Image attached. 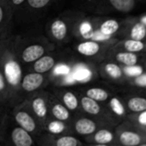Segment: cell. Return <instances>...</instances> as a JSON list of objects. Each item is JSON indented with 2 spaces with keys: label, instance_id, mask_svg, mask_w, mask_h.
Here are the masks:
<instances>
[{
  "label": "cell",
  "instance_id": "obj_26",
  "mask_svg": "<svg viewBox=\"0 0 146 146\" xmlns=\"http://www.w3.org/2000/svg\"><path fill=\"white\" fill-rule=\"evenodd\" d=\"M116 59L120 62L125 64L127 66L130 65H134L137 63V56L131 52H119L116 55Z\"/></svg>",
  "mask_w": 146,
  "mask_h": 146
},
{
  "label": "cell",
  "instance_id": "obj_31",
  "mask_svg": "<svg viewBox=\"0 0 146 146\" xmlns=\"http://www.w3.org/2000/svg\"><path fill=\"white\" fill-rule=\"evenodd\" d=\"M26 0H10V5L11 7V10L14 13V16L16 12L20 9V7L24 4Z\"/></svg>",
  "mask_w": 146,
  "mask_h": 146
},
{
  "label": "cell",
  "instance_id": "obj_1",
  "mask_svg": "<svg viewBox=\"0 0 146 146\" xmlns=\"http://www.w3.org/2000/svg\"><path fill=\"white\" fill-rule=\"evenodd\" d=\"M14 47L24 70L46 52L57 48L40 26H34L24 33L15 35Z\"/></svg>",
  "mask_w": 146,
  "mask_h": 146
},
{
  "label": "cell",
  "instance_id": "obj_20",
  "mask_svg": "<svg viewBox=\"0 0 146 146\" xmlns=\"http://www.w3.org/2000/svg\"><path fill=\"white\" fill-rule=\"evenodd\" d=\"M0 108L10 109L9 89L1 69H0Z\"/></svg>",
  "mask_w": 146,
  "mask_h": 146
},
{
  "label": "cell",
  "instance_id": "obj_19",
  "mask_svg": "<svg viewBox=\"0 0 146 146\" xmlns=\"http://www.w3.org/2000/svg\"><path fill=\"white\" fill-rule=\"evenodd\" d=\"M78 92L81 94L98 102H106L108 97L109 94L108 92L102 88L99 87H86V88H78L77 89Z\"/></svg>",
  "mask_w": 146,
  "mask_h": 146
},
{
  "label": "cell",
  "instance_id": "obj_14",
  "mask_svg": "<svg viewBox=\"0 0 146 146\" xmlns=\"http://www.w3.org/2000/svg\"><path fill=\"white\" fill-rule=\"evenodd\" d=\"M104 40H76L71 46V50L77 57L86 59L94 58L99 55L102 50L101 42Z\"/></svg>",
  "mask_w": 146,
  "mask_h": 146
},
{
  "label": "cell",
  "instance_id": "obj_16",
  "mask_svg": "<svg viewBox=\"0 0 146 146\" xmlns=\"http://www.w3.org/2000/svg\"><path fill=\"white\" fill-rule=\"evenodd\" d=\"M42 131L52 135H73L70 122L62 121L50 116L45 121L42 126Z\"/></svg>",
  "mask_w": 146,
  "mask_h": 146
},
{
  "label": "cell",
  "instance_id": "obj_27",
  "mask_svg": "<svg viewBox=\"0 0 146 146\" xmlns=\"http://www.w3.org/2000/svg\"><path fill=\"white\" fill-rule=\"evenodd\" d=\"M146 35V28L143 23H137L131 29V36L132 40H141L144 38Z\"/></svg>",
  "mask_w": 146,
  "mask_h": 146
},
{
  "label": "cell",
  "instance_id": "obj_23",
  "mask_svg": "<svg viewBox=\"0 0 146 146\" xmlns=\"http://www.w3.org/2000/svg\"><path fill=\"white\" fill-rule=\"evenodd\" d=\"M110 5L119 11H130L134 6V0H108Z\"/></svg>",
  "mask_w": 146,
  "mask_h": 146
},
{
  "label": "cell",
  "instance_id": "obj_34",
  "mask_svg": "<svg viewBox=\"0 0 146 146\" xmlns=\"http://www.w3.org/2000/svg\"><path fill=\"white\" fill-rule=\"evenodd\" d=\"M83 146H109L108 144H100V143H84Z\"/></svg>",
  "mask_w": 146,
  "mask_h": 146
},
{
  "label": "cell",
  "instance_id": "obj_5",
  "mask_svg": "<svg viewBox=\"0 0 146 146\" xmlns=\"http://www.w3.org/2000/svg\"><path fill=\"white\" fill-rule=\"evenodd\" d=\"M58 0H26L14 16V23L35 24Z\"/></svg>",
  "mask_w": 146,
  "mask_h": 146
},
{
  "label": "cell",
  "instance_id": "obj_36",
  "mask_svg": "<svg viewBox=\"0 0 146 146\" xmlns=\"http://www.w3.org/2000/svg\"><path fill=\"white\" fill-rule=\"evenodd\" d=\"M141 146H146V145H141Z\"/></svg>",
  "mask_w": 146,
  "mask_h": 146
},
{
  "label": "cell",
  "instance_id": "obj_9",
  "mask_svg": "<svg viewBox=\"0 0 146 146\" xmlns=\"http://www.w3.org/2000/svg\"><path fill=\"white\" fill-rule=\"evenodd\" d=\"M48 94V89L40 90L27 96L24 99L29 109L40 124L41 127L49 117Z\"/></svg>",
  "mask_w": 146,
  "mask_h": 146
},
{
  "label": "cell",
  "instance_id": "obj_13",
  "mask_svg": "<svg viewBox=\"0 0 146 146\" xmlns=\"http://www.w3.org/2000/svg\"><path fill=\"white\" fill-rule=\"evenodd\" d=\"M14 13L10 0H0V40L12 36L14 27Z\"/></svg>",
  "mask_w": 146,
  "mask_h": 146
},
{
  "label": "cell",
  "instance_id": "obj_3",
  "mask_svg": "<svg viewBox=\"0 0 146 146\" xmlns=\"http://www.w3.org/2000/svg\"><path fill=\"white\" fill-rule=\"evenodd\" d=\"M83 14L79 10H70L51 18L45 25V34L56 47H64L74 39L76 23Z\"/></svg>",
  "mask_w": 146,
  "mask_h": 146
},
{
  "label": "cell",
  "instance_id": "obj_33",
  "mask_svg": "<svg viewBox=\"0 0 146 146\" xmlns=\"http://www.w3.org/2000/svg\"><path fill=\"white\" fill-rule=\"evenodd\" d=\"M138 121L140 124L142 125H146V111L145 112H143L139 117H138Z\"/></svg>",
  "mask_w": 146,
  "mask_h": 146
},
{
  "label": "cell",
  "instance_id": "obj_32",
  "mask_svg": "<svg viewBox=\"0 0 146 146\" xmlns=\"http://www.w3.org/2000/svg\"><path fill=\"white\" fill-rule=\"evenodd\" d=\"M136 84L139 86H146V75H139L136 78Z\"/></svg>",
  "mask_w": 146,
  "mask_h": 146
},
{
  "label": "cell",
  "instance_id": "obj_2",
  "mask_svg": "<svg viewBox=\"0 0 146 146\" xmlns=\"http://www.w3.org/2000/svg\"><path fill=\"white\" fill-rule=\"evenodd\" d=\"M14 35L0 40V69L9 89L10 108L23 102L20 86L24 73V69L15 51Z\"/></svg>",
  "mask_w": 146,
  "mask_h": 146
},
{
  "label": "cell",
  "instance_id": "obj_24",
  "mask_svg": "<svg viewBox=\"0 0 146 146\" xmlns=\"http://www.w3.org/2000/svg\"><path fill=\"white\" fill-rule=\"evenodd\" d=\"M102 70L105 74L112 79H118L122 75L121 69L114 63H108L104 64Z\"/></svg>",
  "mask_w": 146,
  "mask_h": 146
},
{
  "label": "cell",
  "instance_id": "obj_29",
  "mask_svg": "<svg viewBox=\"0 0 146 146\" xmlns=\"http://www.w3.org/2000/svg\"><path fill=\"white\" fill-rule=\"evenodd\" d=\"M125 48L128 52H138L141 51L143 48V44L140 40H128L124 44Z\"/></svg>",
  "mask_w": 146,
  "mask_h": 146
},
{
  "label": "cell",
  "instance_id": "obj_28",
  "mask_svg": "<svg viewBox=\"0 0 146 146\" xmlns=\"http://www.w3.org/2000/svg\"><path fill=\"white\" fill-rule=\"evenodd\" d=\"M109 108L112 110V112L114 113L118 116H121L125 113V108H124L122 103L116 97H113V98L110 99V101H109Z\"/></svg>",
  "mask_w": 146,
  "mask_h": 146
},
{
  "label": "cell",
  "instance_id": "obj_22",
  "mask_svg": "<svg viewBox=\"0 0 146 146\" xmlns=\"http://www.w3.org/2000/svg\"><path fill=\"white\" fill-rule=\"evenodd\" d=\"M118 29H119V23L115 20L109 19V20H106L101 24L98 31H100L105 35L111 37V35L116 33Z\"/></svg>",
  "mask_w": 146,
  "mask_h": 146
},
{
  "label": "cell",
  "instance_id": "obj_17",
  "mask_svg": "<svg viewBox=\"0 0 146 146\" xmlns=\"http://www.w3.org/2000/svg\"><path fill=\"white\" fill-rule=\"evenodd\" d=\"M78 94H79L81 112L90 117H92L96 119L100 120L99 118L101 117V115L102 113V108L101 106V102H98L81 94L80 92H78Z\"/></svg>",
  "mask_w": 146,
  "mask_h": 146
},
{
  "label": "cell",
  "instance_id": "obj_30",
  "mask_svg": "<svg viewBox=\"0 0 146 146\" xmlns=\"http://www.w3.org/2000/svg\"><path fill=\"white\" fill-rule=\"evenodd\" d=\"M143 69L140 66H136L134 65H130V66H126L125 68V72L129 76H132V77H137L139 75L142 74Z\"/></svg>",
  "mask_w": 146,
  "mask_h": 146
},
{
  "label": "cell",
  "instance_id": "obj_12",
  "mask_svg": "<svg viewBox=\"0 0 146 146\" xmlns=\"http://www.w3.org/2000/svg\"><path fill=\"white\" fill-rule=\"evenodd\" d=\"M36 146H83L84 141L75 135H52L42 131L35 137Z\"/></svg>",
  "mask_w": 146,
  "mask_h": 146
},
{
  "label": "cell",
  "instance_id": "obj_18",
  "mask_svg": "<svg viewBox=\"0 0 146 146\" xmlns=\"http://www.w3.org/2000/svg\"><path fill=\"white\" fill-rule=\"evenodd\" d=\"M114 139L113 133L108 128L100 127L92 134L83 137L84 143H100V144H109Z\"/></svg>",
  "mask_w": 146,
  "mask_h": 146
},
{
  "label": "cell",
  "instance_id": "obj_25",
  "mask_svg": "<svg viewBox=\"0 0 146 146\" xmlns=\"http://www.w3.org/2000/svg\"><path fill=\"white\" fill-rule=\"evenodd\" d=\"M129 108L133 112H141L146 110V99L141 97L131 98L128 102Z\"/></svg>",
  "mask_w": 146,
  "mask_h": 146
},
{
  "label": "cell",
  "instance_id": "obj_8",
  "mask_svg": "<svg viewBox=\"0 0 146 146\" xmlns=\"http://www.w3.org/2000/svg\"><path fill=\"white\" fill-rule=\"evenodd\" d=\"M50 85V73L24 71L20 86L21 96L23 98V101L27 96L40 90L48 89Z\"/></svg>",
  "mask_w": 146,
  "mask_h": 146
},
{
  "label": "cell",
  "instance_id": "obj_15",
  "mask_svg": "<svg viewBox=\"0 0 146 146\" xmlns=\"http://www.w3.org/2000/svg\"><path fill=\"white\" fill-rule=\"evenodd\" d=\"M48 109L49 116L62 121L70 122L73 114L50 90L48 94Z\"/></svg>",
  "mask_w": 146,
  "mask_h": 146
},
{
  "label": "cell",
  "instance_id": "obj_7",
  "mask_svg": "<svg viewBox=\"0 0 146 146\" xmlns=\"http://www.w3.org/2000/svg\"><path fill=\"white\" fill-rule=\"evenodd\" d=\"M68 60H70L69 52L65 51L64 47H57L32 63L24 70V71L50 73L58 64Z\"/></svg>",
  "mask_w": 146,
  "mask_h": 146
},
{
  "label": "cell",
  "instance_id": "obj_4",
  "mask_svg": "<svg viewBox=\"0 0 146 146\" xmlns=\"http://www.w3.org/2000/svg\"><path fill=\"white\" fill-rule=\"evenodd\" d=\"M0 146H36L35 137L15 123L8 108H0Z\"/></svg>",
  "mask_w": 146,
  "mask_h": 146
},
{
  "label": "cell",
  "instance_id": "obj_11",
  "mask_svg": "<svg viewBox=\"0 0 146 146\" xmlns=\"http://www.w3.org/2000/svg\"><path fill=\"white\" fill-rule=\"evenodd\" d=\"M70 125L73 135L78 137H84L92 134L97 129L102 127V122L83 113H80L74 114L70 121Z\"/></svg>",
  "mask_w": 146,
  "mask_h": 146
},
{
  "label": "cell",
  "instance_id": "obj_10",
  "mask_svg": "<svg viewBox=\"0 0 146 146\" xmlns=\"http://www.w3.org/2000/svg\"><path fill=\"white\" fill-rule=\"evenodd\" d=\"M73 114L82 113L79 94L77 90L69 86H52L48 89Z\"/></svg>",
  "mask_w": 146,
  "mask_h": 146
},
{
  "label": "cell",
  "instance_id": "obj_21",
  "mask_svg": "<svg viewBox=\"0 0 146 146\" xmlns=\"http://www.w3.org/2000/svg\"><path fill=\"white\" fill-rule=\"evenodd\" d=\"M119 143L124 146H136L140 143V137L132 131H123L119 137Z\"/></svg>",
  "mask_w": 146,
  "mask_h": 146
},
{
  "label": "cell",
  "instance_id": "obj_6",
  "mask_svg": "<svg viewBox=\"0 0 146 146\" xmlns=\"http://www.w3.org/2000/svg\"><path fill=\"white\" fill-rule=\"evenodd\" d=\"M9 112L15 123L27 132L31 134L35 139L42 132V127L40 124L35 117L24 100L10 108Z\"/></svg>",
  "mask_w": 146,
  "mask_h": 146
},
{
  "label": "cell",
  "instance_id": "obj_35",
  "mask_svg": "<svg viewBox=\"0 0 146 146\" xmlns=\"http://www.w3.org/2000/svg\"><path fill=\"white\" fill-rule=\"evenodd\" d=\"M141 22H142V23H143V24H146V17H143V18H142V20H141Z\"/></svg>",
  "mask_w": 146,
  "mask_h": 146
}]
</instances>
